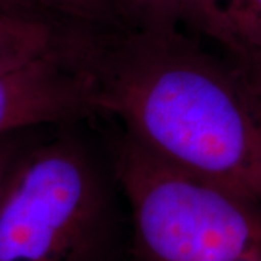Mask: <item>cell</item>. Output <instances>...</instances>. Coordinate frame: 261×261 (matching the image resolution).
I'll return each mask as SVG.
<instances>
[{
  "label": "cell",
  "instance_id": "obj_11",
  "mask_svg": "<svg viewBox=\"0 0 261 261\" xmlns=\"http://www.w3.org/2000/svg\"><path fill=\"white\" fill-rule=\"evenodd\" d=\"M231 261H261V244L254 245L250 250H247L241 255H238L237 258Z\"/></svg>",
  "mask_w": 261,
  "mask_h": 261
},
{
  "label": "cell",
  "instance_id": "obj_10",
  "mask_svg": "<svg viewBox=\"0 0 261 261\" xmlns=\"http://www.w3.org/2000/svg\"><path fill=\"white\" fill-rule=\"evenodd\" d=\"M12 137L13 135L0 138V202L5 193V187L8 183L12 167L20 154L18 145L15 144V140Z\"/></svg>",
  "mask_w": 261,
  "mask_h": 261
},
{
  "label": "cell",
  "instance_id": "obj_7",
  "mask_svg": "<svg viewBox=\"0 0 261 261\" xmlns=\"http://www.w3.org/2000/svg\"><path fill=\"white\" fill-rule=\"evenodd\" d=\"M0 5L15 12L90 27L106 23L112 16L105 0H0Z\"/></svg>",
  "mask_w": 261,
  "mask_h": 261
},
{
  "label": "cell",
  "instance_id": "obj_12",
  "mask_svg": "<svg viewBox=\"0 0 261 261\" xmlns=\"http://www.w3.org/2000/svg\"><path fill=\"white\" fill-rule=\"evenodd\" d=\"M0 6H2V5H0ZM2 8H3V6H2Z\"/></svg>",
  "mask_w": 261,
  "mask_h": 261
},
{
  "label": "cell",
  "instance_id": "obj_6",
  "mask_svg": "<svg viewBox=\"0 0 261 261\" xmlns=\"http://www.w3.org/2000/svg\"><path fill=\"white\" fill-rule=\"evenodd\" d=\"M73 27L74 23L0 8V71L42 56Z\"/></svg>",
  "mask_w": 261,
  "mask_h": 261
},
{
  "label": "cell",
  "instance_id": "obj_9",
  "mask_svg": "<svg viewBox=\"0 0 261 261\" xmlns=\"http://www.w3.org/2000/svg\"><path fill=\"white\" fill-rule=\"evenodd\" d=\"M232 61L243 74L244 80L261 112V53L232 57Z\"/></svg>",
  "mask_w": 261,
  "mask_h": 261
},
{
  "label": "cell",
  "instance_id": "obj_8",
  "mask_svg": "<svg viewBox=\"0 0 261 261\" xmlns=\"http://www.w3.org/2000/svg\"><path fill=\"white\" fill-rule=\"evenodd\" d=\"M111 12L126 19L130 27L180 25L181 0H105Z\"/></svg>",
  "mask_w": 261,
  "mask_h": 261
},
{
  "label": "cell",
  "instance_id": "obj_3",
  "mask_svg": "<svg viewBox=\"0 0 261 261\" xmlns=\"http://www.w3.org/2000/svg\"><path fill=\"white\" fill-rule=\"evenodd\" d=\"M108 212L102 177L80 144L20 152L0 202V261H97Z\"/></svg>",
  "mask_w": 261,
  "mask_h": 261
},
{
  "label": "cell",
  "instance_id": "obj_5",
  "mask_svg": "<svg viewBox=\"0 0 261 261\" xmlns=\"http://www.w3.org/2000/svg\"><path fill=\"white\" fill-rule=\"evenodd\" d=\"M180 23L232 57L261 53V0H181Z\"/></svg>",
  "mask_w": 261,
  "mask_h": 261
},
{
  "label": "cell",
  "instance_id": "obj_1",
  "mask_svg": "<svg viewBox=\"0 0 261 261\" xmlns=\"http://www.w3.org/2000/svg\"><path fill=\"white\" fill-rule=\"evenodd\" d=\"M93 112L196 177L261 206V112L238 67L178 25L90 38Z\"/></svg>",
  "mask_w": 261,
  "mask_h": 261
},
{
  "label": "cell",
  "instance_id": "obj_4",
  "mask_svg": "<svg viewBox=\"0 0 261 261\" xmlns=\"http://www.w3.org/2000/svg\"><path fill=\"white\" fill-rule=\"evenodd\" d=\"M89 29L75 25L42 56L0 71V138L93 113Z\"/></svg>",
  "mask_w": 261,
  "mask_h": 261
},
{
  "label": "cell",
  "instance_id": "obj_2",
  "mask_svg": "<svg viewBox=\"0 0 261 261\" xmlns=\"http://www.w3.org/2000/svg\"><path fill=\"white\" fill-rule=\"evenodd\" d=\"M115 170L142 261H231L261 244V206L154 157L125 134Z\"/></svg>",
  "mask_w": 261,
  "mask_h": 261
}]
</instances>
